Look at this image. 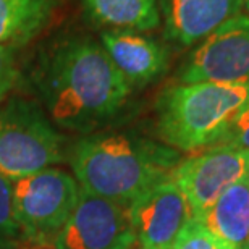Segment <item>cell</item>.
I'll list each match as a JSON object with an SVG mask.
<instances>
[{"label": "cell", "mask_w": 249, "mask_h": 249, "mask_svg": "<svg viewBox=\"0 0 249 249\" xmlns=\"http://www.w3.org/2000/svg\"><path fill=\"white\" fill-rule=\"evenodd\" d=\"M21 236V230L15 217L12 180L0 175V248L12 246Z\"/></svg>", "instance_id": "15"}, {"label": "cell", "mask_w": 249, "mask_h": 249, "mask_svg": "<svg viewBox=\"0 0 249 249\" xmlns=\"http://www.w3.org/2000/svg\"><path fill=\"white\" fill-rule=\"evenodd\" d=\"M178 79L189 83H249V13L230 18L196 44Z\"/></svg>", "instance_id": "6"}, {"label": "cell", "mask_w": 249, "mask_h": 249, "mask_svg": "<svg viewBox=\"0 0 249 249\" xmlns=\"http://www.w3.org/2000/svg\"><path fill=\"white\" fill-rule=\"evenodd\" d=\"M159 8L165 41L177 47H191L241 15L245 0H159Z\"/></svg>", "instance_id": "10"}, {"label": "cell", "mask_w": 249, "mask_h": 249, "mask_svg": "<svg viewBox=\"0 0 249 249\" xmlns=\"http://www.w3.org/2000/svg\"><path fill=\"white\" fill-rule=\"evenodd\" d=\"M136 241L144 249H172L193 213L185 194L170 177L149 188L129 204Z\"/></svg>", "instance_id": "9"}, {"label": "cell", "mask_w": 249, "mask_h": 249, "mask_svg": "<svg viewBox=\"0 0 249 249\" xmlns=\"http://www.w3.org/2000/svg\"><path fill=\"white\" fill-rule=\"evenodd\" d=\"M245 10L249 13V0H245Z\"/></svg>", "instance_id": "19"}, {"label": "cell", "mask_w": 249, "mask_h": 249, "mask_svg": "<svg viewBox=\"0 0 249 249\" xmlns=\"http://www.w3.org/2000/svg\"><path fill=\"white\" fill-rule=\"evenodd\" d=\"M134 243L129 206L81 189L71 217L52 245L55 249H131Z\"/></svg>", "instance_id": "8"}, {"label": "cell", "mask_w": 249, "mask_h": 249, "mask_svg": "<svg viewBox=\"0 0 249 249\" xmlns=\"http://www.w3.org/2000/svg\"><path fill=\"white\" fill-rule=\"evenodd\" d=\"M248 104L249 83L175 84L157 99V134L175 151H204Z\"/></svg>", "instance_id": "3"}, {"label": "cell", "mask_w": 249, "mask_h": 249, "mask_svg": "<svg viewBox=\"0 0 249 249\" xmlns=\"http://www.w3.org/2000/svg\"><path fill=\"white\" fill-rule=\"evenodd\" d=\"M101 44L129 88H144L168 68V49L142 33L102 29Z\"/></svg>", "instance_id": "11"}, {"label": "cell", "mask_w": 249, "mask_h": 249, "mask_svg": "<svg viewBox=\"0 0 249 249\" xmlns=\"http://www.w3.org/2000/svg\"><path fill=\"white\" fill-rule=\"evenodd\" d=\"M172 249H233L220 238L211 233L201 222L193 220L183 228Z\"/></svg>", "instance_id": "16"}, {"label": "cell", "mask_w": 249, "mask_h": 249, "mask_svg": "<svg viewBox=\"0 0 249 249\" xmlns=\"http://www.w3.org/2000/svg\"><path fill=\"white\" fill-rule=\"evenodd\" d=\"M213 146H235L249 151V104L233 118Z\"/></svg>", "instance_id": "18"}, {"label": "cell", "mask_w": 249, "mask_h": 249, "mask_svg": "<svg viewBox=\"0 0 249 249\" xmlns=\"http://www.w3.org/2000/svg\"><path fill=\"white\" fill-rule=\"evenodd\" d=\"M70 165L84 191L129 206L149 188L170 177L180 152L124 133H89L68 152Z\"/></svg>", "instance_id": "2"}, {"label": "cell", "mask_w": 249, "mask_h": 249, "mask_svg": "<svg viewBox=\"0 0 249 249\" xmlns=\"http://www.w3.org/2000/svg\"><path fill=\"white\" fill-rule=\"evenodd\" d=\"M63 146L39 102L19 96L0 102V175L18 180L55 165L65 157Z\"/></svg>", "instance_id": "4"}, {"label": "cell", "mask_w": 249, "mask_h": 249, "mask_svg": "<svg viewBox=\"0 0 249 249\" xmlns=\"http://www.w3.org/2000/svg\"><path fill=\"white\" fill-rule=\"evenodd\" d=\"M141 249H144V248H141Z\"/></svg>", "instance_id": "20"}, {"label": "cell", "mask_w": 249, "mask_h": 249, "mask_svg": "<svg viewBox=\"0 0 249 249\" xmlns=\"http://www.w3.org/2000/svg\"><path fill=\"white\" fill-rule=\"evenodd\" d=\"M31 81L49 120L83 134L115 117L131 94L101 41L83 33L47 42L36 55Z\"/></svg>", "instance_id": "1"}, {"label": "cell", "mask_w": 249, "mask_h": 249, "mask_svg": "<svg viewBox=\"0 0 249 249\" xmlns=\"http://www.w3.org/2000/svg\"><path fill=\"white\" fill-rule=\"evenodd\" d=\"M88 21L104 29L149 33L162 26L159 0H79Z\"/></svg>", "instance_id": "13"}, {"label": "cell", "mask_w": 249, "mask_h": 249, "mask_svg": "<svg viewBox=\"0 0 249 249\" xmlns=\"http://www.w3.org/2000/svg\"><path fill=\"white\" fill-rule=\"evenodd\" d=\"M24 46L18 44H0V102L10 97L21 78L19 71V53Z\"/></svg>", "instance_id": "17"}, {"label": "cell", "mask_w": 249, "mask_h": 249, "mask_svg": "<svg viewBox=\"0 0 249 249\" xmlns=\"http://www.w3.org/2000/svg\"><path fill=\"white\" fill-rule=\"evenodd\" d=\"M249 173V151L235 146H212L181 160L170 180L185 194L197 220L218 197Z\"/></svg>", "instance_id": "7"}, {"label": "cell", "mask_w": 249, "mask_h": 249, "mask_svg": "<svg viewBox=\"0 0 249 249\" xmlns=\"http://www.w3.org/2000/svg\"><path fill=\"white\" fill-rule=\"evenodd\" d=\"M197 222L233 249H245L249 245V173L225 189Z\"/></svg>", "instance_id": "12"}, {"label": "cell", "mask_w": 249, "mask_h": 249, "mask_svg": "<svg viewBox=\"0 0 249 249\" xmlns=\"http://www.w3.org/2000/svg\"><path fill=\"white\" fill-rule=\"evenodd\" d=\"M58 0H0V44L26 47L51 23Z\"/></svg>", "instance_id": "14"}, {"label": "cell", "mask_w": 249, "mask_h": 249, "mask_svg": "<svg viewBox=\"0 0 249 249\" xmlns=\"http://www.w3.org/2000/svg\"><path fill=\"white\" fill-rule=\"evenodd\" d=\"M15 217L21 236L36 243H52L71 217L81 186L60 168H44L12 180Z\"/></svg>", "instance_id": "5"}]
</instances>
